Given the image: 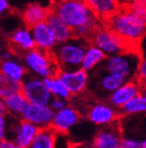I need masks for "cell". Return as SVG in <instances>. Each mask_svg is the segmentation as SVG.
<instances>
[{"label":"cell","mask_w":146,"mask_h":148,"mask_svg":"<svg viewBox=\"0 0 146 148\" xmlns=\"http://www.w3.org/2000/svg\"><path fill=\"white\" fill-rule=\"evenodd\" d=\"M22 92L30 104L49 105L52 96L46 88L43 79L37 76H28L22 82Z\"/></svg>","instance_id":"obj_9"},{"label":"cell","mask_w":146,"mask_h":148,"mask_svg":"<svg viewBox=\"0 0 146 148\" xmlns=\"http://www.w3.org/2000/svg\"><path fill=\"white\" fill-rule=\"evenodd\" d=\"M140 94V82L136 79L126 81L120 88H118L114 92H112L107 98L108 103L116 110H121L128 102H130L135 97Z\"/></svg>","instance_id":"obj_14"},{"label":"cell","mask_w":146,"mask_h":148,"mask_svg":"<svg viewBox=\"0 0 146 148\" xmlns=\"http://www.w3.org/2000/svg\"><path fill=\"white\" fill-rule=\"evenodd\" d=\"M0 114H7V109L6 107H5V104L4 102H3V100L0 99Z\"/></svg>","instance_id":"obj_37"},{"label":"cell","mask_w":146,"mask_h":148,"mask_svg":"<svg viewBox=\"0 0 146 148\" xmlns=\"http://www.w3.org/2000/svg\"><path fill=\"white\" fill-rule=\"evenodd\" d=\"M27 71L26 67L21 63L16 62L14 60L2 61L0 64V72L6 75L9 78L14 79L16 81L23 82L25 77L27 76Z\"/></svg>","instance_id":"obj_22"},{"label":"cell","mask_w":146,"mask_h":148,"mask_svg":"<svg viewBox=\"0 0 146 148\" xmlns=\"http://www.w3.org/2000/svg\"><path fill=\"white\" fill-rule=\"evenodd\" d=\"M85 116L91 123L102 127L118 123L121 118V113L108 102L97 101L88 105Z\"/></svg>","instance_id":"obj_8"},{"label":"cell","mask_w":146,"mask_h":148,"mask_svg":"<svg viewBox=\"0 0 146 148\" xmlns=\"http://www.w3.org/2000/svg\"><path fill=\"white\" fill-rule=\"evenodd\" d=\"M84 2L101 22L106 21L120 9L116 0H84Z\"/></svg>","instance_id":"obj_17"},{"label":"cell","mask_w":146,"mask_h":148,"mask_svg":"<svg viewBox=\"0 0 146 148\" xmlns=\"http://www.w3.org/2000/svg\"><path fill=\"white\" fill-rule=\"evenodd\" d=\"M106 56L95 45L90 43L87 46L86 51H85L84 58H83L82 66L81 68L84 69L85 71L89 72L97 68L99 65L102 64V62L105 60Z\"/></svg>","instance_id":"obj_21"},{"label":"cell","mask_w":146,"mask_h":148,"mask_svg":"<svg viewBox=\"0 0 146 148\" xmlns=\"http://www.w3.org/2000/svg\"><path fill=\"white\" fill-rule=\"evenodd\" d=\"M121 116L146 115V97L141 94L128 102L120 110Z\"/></svg>","instance_id":"obj_26"},{"label":"cell","mask_w":146,"mask_h":148,"mask_svg":"<svg viewBox=\"0 0 146 148\" xmlns=\"http://www.w3.org/2000/svg\"><path fill=\"white\" fill-rule=\"evenodd\" d=\"M58 76L64 83L66 88H68L71 97L80 96L83 92H86L89 75H88V72L85 71L82 68L59 71Z\"/></svg>","instance_id":"obj_12"},{"label":"cell","mask_w":146,"mask_h":148,"mask_svg":"<svg viewBox=\"0 0 146 148\" xmlns=\"http://www.w3.org/2000/svg\"><path fill=\"white\" fill-rule=\"evenodd\" d=\"M88 75L89 79L87 90H89L90 94L100 99L108 98L112 92H114L116 88L126 82L123 77L106 71L100 65L90 71Z\"/></svg>","instance_id":"obj_5"},{"label":"cell","mask_w":146,"mask_h":148,"mask_svg":"<svg viewBox=\"0 0 146 148\" xmlns=\"http://www.w3.org/2000/svg\"><path fill=\"white\" fill-rule=\"evenodd\" d=\"M90 42L88 39L72 37L62 43H57L51 51L60 71L81 68L85 51Z\"/></svg>","instance_id":"obj_2"},{"label":"cell","mask_w":146,"mask_h":148,"mask_svg":"<svg viewBox=\"0 0 146 148\" xmlns=\"http://www.w3.org/2000/svg\"><path fill=\"white\" fill-rule=\"evenodd\" d=\"M53 114L54 111L49 107V105L29 104L24 111L22 119L33 123L38 129H44L51 125Z\"/></svg>","instance_id":"obj_13"},{"label":"cell","mask_w":146,"mask_h":148,"mask_svg":"<svg viewBox=\"0 0 146 148\" xmlns=\"http://www.w3.org/2000/svg\"><path fill=\"white\" fill-rule=\"evenodd\" d=\"M139 51H140V53H141L142 57H146V35L143 39H142L141 43H140Z\"/></svg>","instance_id":"obj_36"},{"label":"cell","mask_w":146,"mask_h":148,"mask_svg":"<svg viewBox=\"0 0 146 148\" xmlns=\"http://www.w3.org/2000/svg\"><path fill=\"white\" fill-rule=\"evenodd\" d=\"M18 92H22V82L9 78L0 72V99L5 100Z\"/></svg>","instance_id":"obj_27"},{"label":"cell","mask_w":146,"mask_h":148,"mask_svg":"<svg viewBox=\"0 0 146 148\" xmlns=\"http://www.w3.org/2000/svg\"><path fill=\"white\" fill-rule=\"evenodd\" d=\"M81 119V113L77 108L72 105H68L64 108L55 111L53 114L50 127L58 134L69 133L76 125L79 123Z\"/></svg>","instance_id":"obj_10"},{"label":"cell","mask_w":146,"mask_h":148,"mask_svg":"<svg viewBox=\"0 0 146 148\" xmlns=\"http://www.w3.org/2000/svg\"><path fill=\"white\" fill-rule=\"evenodd\" d=\"M50 12L56 14L73 31L95 16L84 0H54Z\"/></svg>","instance_id":"obj_3"},{"label":"cell","mask_w":146,"mask_h":148,"mask_svg":"<svg viewBox=\"0 0 146 148\" xmlns=\"http://www.w3.org/2000/svg\"><path fill=\"white\" fill-rule=\"evenodd\" d=\"M31 32H32L33 38H34L36 49L47 51V53H51L57 44L54 35L46 22L34 26L31 29Z\"/></svg>","instance_id":"obj_16"},{"label":"cell","mask_w":146,"mask_h":148,"mask_svg":"<svg viewBox=\"0 0 146 148\" xmlns=\"http://www.w3.org/2000/svg\"><path fill=\"white\" fill-rule=\"evenodd\" d=\"M57 134L50 127L39 129L29 148H55Z\"/></svg>","instance_id":"obj_24"},{"label":"cell","mask_w":146,"mask_h":148,"mask_svg":"<svg viewBox=\"0 0 146 148\" xmlns=\"http://www.w3.org/2000/svg\"><path fill=\"white\" fill-rule=\"evenodd\" d=\"M38 127L33 123L21 119L14 129V142L22 148H29L38 132Z\"/></svg>","instance_id":"obj_19"},{"label":"cell","mask_w":146,"mask_h":148,"mask_svg":"<svg viewBox=\"0 0 146 148\" xmlns=\"http://www.w3.org/2000/svg\"><path fill=\"white\" fill-rule=\"evenodd\" d=\"M136 80L140 83L146 82V57H142L140 60L137 74H136Z\"/></svg>","instance_id":"obj_30"},{"label":"cell","mask_w":146,"mask_h":148,"mask_svg":"<svg viewBox=\"0 0 146 148\" xmlns=\"http://www.w3.org/2000/svg\"><path fill=\"white\" fill-rule=\"evenodd\" d=\"M9 51L16 55L23 56L27 51L36 49L31 29L27 27L16 29L9 38Z\"/></svg>","instance_id":"obj_15"},{"label":"cell","mask_w":146,"mask_h":148,"mask_svg":"<svg viewBox=\"0 0 146 148\" xmlns=\"http://www.w3.org/2000/svg\"><path fill=\"white\" fill-rule=\"evenodd\" d=\"M0 64H1V61H0Z\"/></svg>","instance_id":"obj_39"},{"label":"cell","mask_w":146,"mask_h":148,"mask_svg":"<svg viewBox=\"0 0 146 148\" xmlns=\"http://www.w3.org/2000/svg\"><path fill=\"white\" fill-rule=\"evenodd\" d=\"M103 24L127 42L131 49L139 51L140 43L146 35V25L128 8H120Z\"/></svg>","instance_id":"obj_1"},{"label":"cell","mask_w":146,"mask_h":148,"mask_svg":"<svg viewBox=\"0 0 146 148\" xmlns=\"http://www.w3.org/2000/svg\"><path fill=\"white\" fill-rule=\"evenodd\" d=\"M49 12H50V8L38 3H31L27 5L23 10L22 18L27 28L32 29L34 26L45 22Z\"/></svg>","instance_id":"obj_18"},{"label":"cell","mask_w":146,"mask_h":148,"mask_svg":"<svg viewBox=\"0 0 146 148\" xmlns=\"http://www.w3.org/2000/svg\"><path fill=\"white\" fill-rule=\"evenodd\" d=\"M120 8H128L132 4L133 0H116Z\"/></svg>","instance_id":"obj_35"},{"label":"cell","mask_w":146,"mask_h":148,"mask_svg":"<svg viewBox=\"0 0 146 148\" xmlns=\"http://www.w3.org/2000/svg\"><path fill=\"white\" fill-rule=\"evenodd\" d=\"M46 23L49 26V28L52 31L53 35H54L55 39H56L57 43H62L66 40L71 39L72 37H74V32L71 28H69L64 22L60 20L58 16L52 12H49L47 18H46Z\"/></svg>","instance_id":"obj_20"},{"label":"cell","mask_w":146,"mask_h":148,"mask_svg":"<svg viewBox=\"0 0 146 148\" xmlns=\"http://www.w3.org/2000/svg\"><path fill=\"white\" fill-rule=\"evenodd\" d=\"M68 105H69V101L59 99V98H53V97H52V99H51L50 103H49V107H50L54 112L64 108V107L68 106Z\"/></svg>","instance_id":"obj_31"},{"label":"cell","mask_w":146,"mask_h":148,"mask_svg":"<svg viewBox=\"0 0 146 148\" xmlns=\"http://www.w3.org/2000/svg\"><path fill=\"white\" fill-rule=\"evenodd\" d=\"M141 58L139 51H127L106 57L100 66L106 71L123 77L126 81H130L136 79Z\"/></svg>","instance_id":"obj_4"},{"label":"cell","mask_w":146,"mask_h":148,"mask_svg":"<svg viewBox=\"0 0 146 148\" xmlns=\"http://www.w3.org/2000/svg\"><path fill=\"white\" fill-rule=\"evenodd\" d=\"M26 69L39 78H47L59 73V67L56 64L51 53L34 49L23 55Z\"/></svg>","instance_id":"obj_6"},{"label":"cell","mask_w":146,"mask_h":148,"mask_svg":"<svg viewBox=\"0 0 146 148\" xmlns=\"http://www.w3.org/2000/svg\"><path fill=\"white\" fill-rule=\"evenodd\" d=\"M5 134V123H4V115L0 114V141L4 139Z\"/></svg>","instance_id":"obj_33"},{"label":"cell","mask_w":146,"mask_h":148,"mask_svg":"<svg viewBox=\"0 0 146 148\" xmlns=\"http://www.w3.org/2000/svg\"><path fill=\"white\" fill-rule=\"evenodd\" d=\"M140 94L146 97V82L140 83Z\"/></svg>","instance_id":"obj_38"},{"label":"cell","mask_w":146,"mask_h":148,"mask_svg":"<svg viewBox=\"0 0 146 148\" xmlns=\"http://www.w3.org/2000/svg\"><path fill=\"white\" fill-rule=\"evenodd\" d=\"M122 141L123 136L118 121L97 131L92 141V148H122Z\"/></svg>","instance_id":"obj_11"},{"label":"cell","mask_w":146,"mask_h":148,"mask_svg":"<svg viewBox=\"0 0 146 148\" xmlns=\"http://www.w3.org/2000/svg\"><path fill=\"white\" fill-rule=\"evenodd\" d=\"M0 148H22L21 146H18L14 141H9L6 139H3L2 141H0Z\"/></svg>","instance_id":"obj_32"},{"label":"cell","mask_w":146,"mask_h":148,"mask_svg":"<svg viewBox=\"0 0 146 148\" xmlns=\"http://www.w3.org/2000/svg\"><path fill=\"white\" fill-rule=\"evenodd\" d=\"M43 81L53 98H59V99L66 100V101H70L72 97L70 95L68 88L64 86V83L59 78L58 74L54 75V76L44 78Z\"/></svg>","instance_id":"obj_25"},{"label":"cell","mask_w":146,"mask_h":148,"mask_svg":"<svg viewBox=\"0 0 146 148\" xmlns=\"http://www.w3.org/2000/svg\"><path fill=\"white\" fill-rule=\"evenodd\" d=\"M122 148H146V137L139 134H124Z\"/></svg>","instance_id":"obj_28"},{"label":"cell","mask_w":146,"mask_h":148,"mask_svg":"<svg viewBox=\"0 0 146 148\" xmlns=\"http://www.w3.org/2000/svg\"><path fill=\"white\" fill-rule=\"evenodd\" d=\"M5 107L7 109V114H14V115L22 116L24 111L30 104L27 100L26 96L23 92H18L16 94H12L5 100H3Z\"/></svg>","instance_id":"obj_23"},{"label":"cell","mask_w":146,"mask_h":148,"mask_svg":"<svg viewBox=\"0 0 146 148\" xmlns=\"http://www.w3.org/2000/svg\"><path fill=\"white\" fill-rule=\"evenodd\" d=\"M89 42L98 47L106 57L118 55L127 51H138L131 49L127 42L124 41L119 35L106 27L103 22L91 35Z\"/></svg>","instance_id":"obj_7"},{"label":"cell","mask_w":146,"mask_h":148,"mask_svg":"<svg viewBox=\"0 0 146 148\" xmlns=\"http://www.w3.org/2000/svg\"><path fill=\"white\" fill-rule=\"evenodd\" d=\"M9 8V4L7 0H0V16L7 12Z\"/></svg>","instance_id":"obj_34"},{"label":"cell","mask_w":146,"mask_h":148,"mask_svg":"<svg viewBox=\"0 0 146 148\" xmlns=\"http://www.w3.org/2000/svg\"><path fill=\"white\" fill-rule=\"evenodd\" d=\"M128 9L146 25V0H133Z\"/></svg>","instance_id":"obj_29"}]
</instances>
